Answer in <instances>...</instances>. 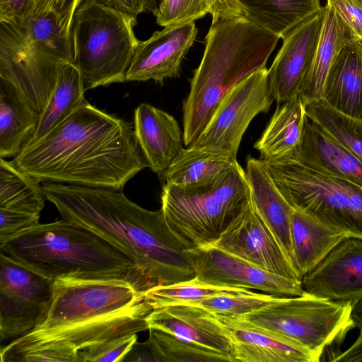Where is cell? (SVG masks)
I'll list each match as a JSON object with an SVG mask.
<instances>
[{
    "instance_id": "obj_1",
    "label": "cell",
    "mask_w": 362,
    "mask_h": 362,
    "mask_svg": "<svg viewBox=\"0 0 362 362\" xmlns=\"http://www.w3.org/2000/svg\"><path fill=\"white\" fill-rule=\"evenodd\" d=\"M144 292L128 279H57L36 326L1 346V362H80L88 346L148 329Z\"/></svg>"
},
{
    "instance_id": "obj_2",
    "label": "cell",
    "mask_w": 362,
    "mask_h": 362,
    "mask_svg": "<svg viewBox=\"0 0 362 362\" xmlns=\"http://www.w3.org/2000/svg\"><path fill=\"white\" fill-rule=\"evenodd\" d=\"M12 161L40 182L115 190L148 167L134 127L86 100Z\"/></svg>"
},
{
    "instance_id": "obj_3",
    "label": "cell",
    "mask_w": 362,
    "mask_h": 362,
    "mask_svg": "<svg viewBox=\"0 0 362 362\" xmlns=\"http://www.w3.org/2000/svg\"><path fill=\"white\" fill-rule=\"evenodd\" d=\"M42 186L62 219L93 232L126 253L149 289L195 276L189 248L170 228L161 208L145 209L122 190L51 182Z\"/></svg>"
},
{
    "instance_id": "obj_4",
    "label": "cell",
    "mask_w": 362,
    "mask_h": 362,
    "mask_svg": "<svg viewBox=\"0 0 362 362\" xmlns=\"http://www.w3.org/2000/svg\"><path fill=\"white\" fill-rule=\"evenodd\" d=\"M280 38L245 17L211 23L202 59L183 102L186 147L206 128L225 95L242 79L265 67Z\"/></svg>"
},
{
    "instance_id": "obj_5",
    "label": "cell",
    "mask_w": 362,
    "mask_h": 362,
    "mask_svg": "<svg viewBox=\"0 0 362 362\" xmlns=\"http://www.w3.org/2000/svg\"><path fill=\"white\" fill-rule=\"evenodd\" d=\"M0 252L52 281L123 279L148 286L134 261L93 232L62 219L39 223L0 245Z\"/></svg>"
},
{
    "instance_id": "obj_6",
    "label": "cell",
    "mask_w": 362,
    "mask_h": 362,
    "mask_svg": "<svg viewBox=\"0 0 362 362\" xmlns=\"http://www.w3.org/2000/svg\"><path fill=\"white\" fill-rule=\"evenodd\" d=\"M160 199L168 224L189 249L212 245L251 202L246 173L238 161L197 185L164 184Z\"/></svg>"
},
{
    "instance_id": "obj_7",
    "label": "cell",
    "mask_w": 362,
    "mask_h": 362,
    "mask_svg": "<svg viewBox=\"0 0 362 362\" xmlns=\"http://www.w3.org/2000/svg\"><path fill=\"white\" fill-rule=\"evenodd\" d=\"M136 20L85 0L76 11L71 28L72 64L86 90L126 81L139 40Z\"/></svg>"
},
{
    "instance_id": "obj_8",
    "label": "cell",
    "mask_w": 362,
    "mask_h": 362,
    "mask_svg": "<svg viewBox=\"0 0 362 362\" xmlns=\"http://www.w3.org/2000/svg\"><path fill=\"white\" fill-rule=\"evenodd\" d=\"M263 161L275 185L294 209L349 236L362 239V186L309 168L295 158Z\"/></svg>"
},
{
    "instance_id": "obj_9",
    "label": "cell",
    "mask_w": 362,
    "mask_h": 362,
    "mask_svg": "<svg viewBox=\"0 0 362 362\" xmlns=\"http://www.w3.org/2000/svg\"><path fill=\"white\" fill-rule=\"evenodd\" d=\"M352 303L333 301L303 293L279 297L243 319L296 341L320 361L325 349L341 344L354 328Z\"/></svg>"
},
{
    "instance_id": "obj_10",
    "label": "cell",
    "mask_w": 362,
    "mask_h": 362,
    "mask_svg": "<svg viewBox=\"0 0 362 362\" xmlns=\"http://www.w3.org/2000/svg\"><path fill=\"white\" fill-rule=\"evenodd\" d=\"M274 100L268 69L252 72L225 95L206 128L189 146L220 151L236 159L250 123L258 114L267 112Z\"/></svg>"
},
{
    "instance_id": "obj_11",
    "label": "cell",
    "mask_w": 362,
    "mask_h": 362,
    "mask_svg": "<svg viewBox=\"0 0 362 362\" xmlns=\"http://www.w3.org/2000/svg\"><path fill=\"white\" fill-rule=\"evenodd\" d=\"M66 64L34 46L16 23L0 21V78L13 85L39 114Z\"/></svg>"
},
{
    "instance_id": "obj_12",
    "label": "cell",
    "mask_w": 362,
    "mask_h": 362,
    "mask_svg": "<svg viewBox=\"0 0 362 362\" xmlns=\"http://www.w3.org/2000/svg\"><path fill=\"white\" fill-rule=\"evenodd\" d=\"M53 281L0 252V339L12 341L37 325L52 295Z\"/></svg>"
},
{
    "instance_id": "obj_13",
    "label": "cell",
    "mask_w": 362,
    "mask_h": 362,
    "mask_svg": "<svg viewBox=\"0 0 362 362\" xmlns=\"http://www.w3.org/2000/svg\"><path fill=\"white\" fill-rule=\"evenodd\" d=\"M211 245L267 273L301 284V279L252 200Z\"/></svg>"
},
{
    "instance_id": "obj_14",
    "label": "cell",
    "mask_w": 362,
    "mask_h": 362,
    "mask_svg": "<svg viewBox=\"0 0 362 362\" xmlns=\"http://www.w3.org/2000/svg\"><path fill=\"white\" fill-rule=\"evenodd\" d=\"M195 276L219 286L259 290L277 297L303 293L296 283L261 270L247 262L212 245L188 250Z\"/></svg>"
},
{
    "instance_id": "obj_15",
    "label": "cell",
    "mask_w": 362,
    "mask_h": 362,
    "mask_svg": "<svg viewBox=\"0 0 362 362\" xmlns=\"http://www.w3.org/2000/svg\"><path fill=\"white\" fill-rule=\"evenodd\" d=\"M325 6L284 37L268 69L272 95L278 104L298 96L317 49L325 16Z\"/></svg>"
},
{
    "instance_id": "obj_16",
    "label": "cell",
    "mask_w": 362,
    "mask_h": 362,
    "mask_svg": "<svg viewBox=\"0 0 362 362\" xmlns=\"http://www.w3.org/2000/svg\"><path fill=\"white\" fill-rule=\"evenodd\" d=\"M304 293L352 305L362 298V239L348 236L301 280Z\"/></svg>"
},
{
    "instance_id": "obj_17",
    "label": "cell",
    "mask_w": 362,
    "mask_h": 362,
    "mask_svg": "<svg viewBox=\"0 0 362 362\" xmlns=\"http://www.w3.org/2000/svg\"><path fill=\"white\" fill-rule=\"evenodd\" d=\"M164 28L139 42L126 81L162 82L180 76L181 62L196 38L197 28L194 22Z\"/></svg>"
},
{
    "instance_id": "obj_18",
    "label": "cell",
    "mask_w": 362,
    "mask_h": 362,
    "mask_svg": "<svg viewBox=\"0 0 362 362\" xmlns=\"http://www.w3.org/2000/svg\"><path fill=\"white\" fill-rule=\"evenodd\" d=\"M148 329H160L180 339L221 353L234 362L232 339L218 317L202 308L177 304L152 310Z\"/></svg>"
},
{
    "instance_id": "obj_19",
    "label": "cell",
    "mask_w": 362,
    "mask_h": 362,
    "mask_svg": "<svg viewBox=\"0 0 362 362\" xmlns=\"http://www.w3.org/2000/svg\"><path fill=\"white\" fill-rule=\"evenodd\" d=\"M217 316L232 339L234 362H318L311 351L293 339L240 316Z\"/></svg>"
},
{
    "instance_id": "obj_20",
    "label": "cell",
    "mask_w": 362,
    "mask_h": 362,
    "mask_svg": "<svg viewBox=\"0 0 362 362\" xmlns=\"http://www.w3.org/2000/svg\"><path fill=\"white\" fill-rule=\"evenodd\" d=\"M134 131L148 167L160 178L183 148V132L173 116L148 103L134 111Z\"/></svg>"
},
{
    "instance_id": "obj_21",
    "label": "cell",
    "mask_w": 362,
    "mask_h": 362,
    "mask_svg": "<svg viewBox=\"0 0 362 362\" xmlns=\"http://www.w3.org/2000/svg\"><path fill=\"white\" fill-rule=\"evenodd\" d=\"M245 173L253 206L293 267L291 233L293 207L275 185L262 159L248 156Z\"/></svg>"
},
{
    "instance_id": "obj_22",
    "label": "cell",
    "mask_w": 362,
    "mask_h": 362,
    "mask_svg": "<svg viewBox=\"0 0 362 362\" xmlns=\"http://www.w3.org/2000/svg\"><path fill=\"white\" fill-rule=\"evenodd\" d=\"M294 158L309 168L362 186V161L308 119Z\"/></svg>"
},
{
    "instance_id": "obj_23",
    "label": "cell",
    "mask_w": 362,
    "mask_h": 362,
    "mask_svg": "<svg viewBox=\"0 0 362 362\" xmlns=\"http://www.w3.org/2000/svg\"><path fill=\"white\" fill-rule=\"evenodd\" d=\"M322 100L348 116L362 119V43L356 37L336 57L327 76Z\"/></svg>"
},
{
    "instance_id": "obj_24",
    "label": "cell",
    "mask_w": 362,
    "mask_h": 362,
    "mask_svg": "<svg viewBox=\"0 0 362 362\" xmlns=\"http://www.w3.org/2000/svg\"><path fill=\"white\" fill-rule=\"evenodd\" d=\"M291 233L293 267L301 280L336 245L349 236L344 231L294 208Z\"/></svg>"
},
{
    "instance_id": "obj_25",
    "label": "cell",
    "mask_w": 362,
    "mask_h": 362,
    "mask_svg": "<svg viewBox=\"0 0 362 362\" xmlns=\"http://www.w3.org/2000/svg\"><path fill=\"white\" fill-rule=\"evenodd\" d=\"M308 118L300 96L279 103L254 147L263 160L296 157Z\"/></svg>"
},
{
    "instance_id": "obj_26",
    "label": "cell",
    "mask_w": 362,
    "mask_h": 362,
    "mask_svg": "<svg viewBox=\"0 0 362 362\" xmlns=\"http://www.w3.org/2000/svg\"><path fill=\"white\" fill-rule=\"evenodd\" d=\"M320 41L299 96L303 104L322 99L329 69L341 49L358 37L339 14L327 4Z\"/></svg>"
},
{
    "instance_id": "obj_27",
    "label": "cell",
    "mask_w": 362,
    "mask_h": 362,
    "mask_svg": "<svg viewBox=\"0 0 362 362\" xmlns=\"http://www.w3.org/2000/svg\"><path fill=\"white\" fill-rule=\"evenodd\" d=\"M40 114L11 83L0 78V158L15 157L33 134Z\"/></svg>"
},
{
    "instance_id": "obj_28",
    "label": "cell",
    "mask_w": 362,
    "mask_h": 362,
    "mask_svg": "<svg viewBox=\"0 0 362 362\" xmlns=\"http://www.w3.org/2000/svg\"><path fill=\"white\" fill-rule=\"evenodd\" d=\"M245 18L284 37L321 8L320 0H238Z\"/></svg>"
},
{
    "instance_id": "obj_29",
    "label": "cell",
    "mask_w": 362,
    "mask_h": 362,
    "mask_svg": "<svg viewBox=\"0 0 362 362\" xmlns=\"http://www.w3.org/2000/svg\"><path fill=\"white\" fill-rule=\"evenodd\" d=\"M236 161L225 153L187 146L180 151L159 179L167 185H197L215 178Z\"/></svg>"
},
{
    "instance_id": "obj_30",
    "label": "cell",
    "mask_w": 362,
    "mask_h": 362,
    "mask_svg": "<svg viewBox=\"0 0 362 362\" xmlns=\"http://www.w3.org/2000/svg\"><path fill=\"white\" fill-rule=\"evenodd\" d=\"M85 91L78 70L72 63L66 64L25 146L40 140L74 113L86 101Z\"/></svg>"
},
{
    "instance_id": "obj_31",
    "label": "cell",
    "mask_w": 362,
    "mask_h": 362,
    "mask_svg": "<svg viewBox=\"0 0 362 362\" xmlns=\"http://www.w3.org/2000/svg\"><path fill=\"white\" fill-rule=\"evenodd\" d=\"M40 181L0 158V208L40 213L46 199Z\"/></svg>"
},
{
    "instance_id": "obj_32",
    "label": "cell",
    "mask_w": 362,
    "mask_h": 362,
    "mask_svg": "<svg viewBox=\"0 0 362 362\" xmlns=\"http://www.w3.org/2000/svg\"><path fill=\"white\" fill-rule=\"evenodd\" d=\"M306 117L362 161V119L343 114L322 99L304 104Z\"/></svg>"
},
{
    "instance_id": "obj_33",
    "label": "cell",
    "mask_w": 362,
    "mask_h": 362,
    "mask_svg": "<svg viewBox=\"0 0 362 362\" xmlns=\"http://www.w3.org/2000/svg\"><path fill=\"white\" fill-rule=\"evenodd\" d=\"M14 23L34 46L64 63H72L71 32L61 26L54 13L30 16Z\"/></svg>"
},
{
    "instance_id": "obj_34",
    "label": "cell",
    "mask_w": 362,
    "mask_h": 362,
    "mask_svg": "<svg viewBox=\"0 0 362 362\" xmlns=\"http://www.w3.org/2000/svg\"><path fill=\"white\" fill-rule=\"evenodd\" d=\"M144 341L151 361L220 362L229 361L226 355L180 339L160 329L150 328Z\"/></svg>"
},
{
    "instance_id": "obj_35",
    "label": "cell",
    "mask_w": 362,
    "mask_h": 362,
    "mask_svg": "<svg viewBox=\"0 0 362 362\" xmlns=\"http://www.w3.org/2000/svg\"><path fill=\"white\" fill-rule=\"evenodd\" d=\"M250 291L245 288L210 284L194 276L174 284L151 288L144 292V297L146 302L155 310L215 295Z\"/></svg>"
},
{
    "instance_id": "obj_36",
    "label": "cell",
    "mask_w": 362,
    "mask_h": 362,
    "mask_svg": "<svg viewBox=\"0 0 362 362\" xmlns=\"http://www.w3.org/2000/svg\"><path fill=\"white\" fill-rule=\"evenodd\" d=\"M278 298L271 294L250 291L215 295L182 304L198 306L217 315L238 317L259 310Z\"/></svg>"
},
{
    "instance_id": "obj_37",
    "label": "cell",
    "mask_w": 362,
    "mask_h": 362,
    "mask_svg": "<svg viewBox=\"0 0 362 362\" xmlns=\"http://www.w3.org/2000/svg\"><path fill=\"white\" fill-rule=\"evenodd\" d=\"M206 13L207 0H163L153 16L157 24L166 27L194 22Z\"/></svg>"
},
{
    "instance_id": "obj_38",
    "label": "cell",
    "mask_w": 362,
    "mask_h": 362,
    "mask_svg": "<svg viewBox=\"0 0 362 362\" xmlns=\"http://www.w3.org/2000/svg\"><path fill=\"white\" fill-rule=\"evenodd\" d=\"M136 341L132 334L88 346L78 352L80 362H122Z\"/></svg>"
},
{
    "instance_id": "obj_39",
    "label": "cell",
    "mask_w": 362,
    "mask_h": 362,
    "mask_svg": "<svg viewBox=\"0 0 362 362\" xmlns=\"http://www.w3.org/2000/svg\"><path fill=\"white\" fill-rule=\"evenodd\" d=\"M39 213L0 208V245L38 225Z\"/></svg>"
},
{
    "instance_id": "obj_40",
    "label": "cell",
    "mask_w": 362,
    "mask_h": 362,
    "mask_svg": "<svg viewBox=\"0 0 362 362\" xmlns=\"http://www.w3.org/2000/svg\"><path fill=\"white\" fill-rule=\"evenodd\" d=\"M85 0H32L30 16L54 13L61 26L71 32L74 13Z\"/></svg>"
},
{
    "instance_id": "obj_41",
    "label": "cell",
    "mask_w": 362,
    "mask_h": 362,
    "mask_svg": "<svg viewBox=\"0 0 362 362\" xmlns=\"http://www.w3.org/2000/svg\"><path fill=\"white\" fill-rule=\"evenodd\" d=\"M327 4L333 8L358 38L362 39V8L353 0H327Z\"/></svg>"
},
{
    "instance_id": "obj_42",
    "label": "cell",
    "mask_w": 362,
    "mask_h": 362,
    "mask_svg": "<svg viewBox=\"0 0 362 362\" xmlns=\"http://www.w3.org/2000/svg\"><path fill=\"white\" fill-rule=\"evenodd\" d=\"M31 12L32 0H0V21H21Z\"/></svg>"
},
{
    "instance_id": "obj_43",
    "label": "cell",
    "mask_w": 362,
    "mask_h": 362,
    "mask_svg": "<svg viewBox=\"0 0 362 362\" xmlns=\"http://www.w3.org/2000/svg\"><path fill=\"white\" fill-rule=\"evenodd\" d=\"M212 23L219 19L245 17V12L238 0H207Z\"/></svg>"
},
{
    "instance_id": "obj_44",
    "label": "cell",
    "mask_w": 362,
    "mask_h": 362,
    "mask_svg": "<svg viewBox=\"0 0 362 362\" xmlns=\"http://www.w3.org/2000/svg\"><path fill=\"white\" fill-rule=\"evenodd\" d=\"M100 4L134 20L146 11L147 0H96Z\"/></svg>"
},
{
    "instance_id": "obj_45",
    "label": "cell",
    "mask_w": 362,
    "mask_h": 362,
    "mask_svg": "<svg viewBox=\"0 0 362 362\" xmlns=\"http://www.w3.org/2000/svg\"><path fill=\"white\" fill-rule=\"evenodd\" d=\"M330 361L362 362V329L354 342L345 351H337L328 359Z\"/></svg>"
},
{
    "instance_id": "obj_46",
    "label": "cell",
    "mask_w": 362,
    "mask_h": 362,
    "mask_svg": "<svg viewBox=\"0 0 362 362\" xmlns=\"http://www.w3.org/2000/svg\"><path fill=\"white\" fill-rule=\"evenodd\" d=\"M351 316L355 326L362 329V298L352 305Z\"/></svg>"
},
{
    "instance_id": "obj_47",
    "label": "cell",
    "mask_w": 362,
    "mask_h": 362,
    "mask_svg": "<svg viewBox=\"0 0 362 362\" xmlns=\"http://www.w3.org/2000/svg\"><path fill=\"white\" fill-rule=\"evenodd\" d=\"M162 1L163 0H147L146 11H150L154 15Z\"/></svg>"
},
{
    "instance_id": "obj_48",
    "label": "cell",
    "mask_w": 362,
    "mask_h": 362,
    "mask_svg": "<svg viewBox=\"0 0 362 362\" xmlns=\"http://www.w3.org/2000/svg\"><path fill=\"white\" fill-rule=\"evenodd\" d=\"M361 8H362V0H353Z\"/></svg>"
},
{
    "instance_id": "obj_49",
    "label": "cell",
    "mask_w": 362,
    "mask_h": 362,
    "mask_svg": "<svg viewBox=\"0 0 362 362\" xmlns=\"http://www.w3.org/2000/svg\"><path fill=\"white\" fill-rule=\"evenodd\" d=\"M361 43H362V39H361Z\"/></svg>"
}]
</instances>
